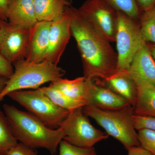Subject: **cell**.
Returning <instances> with one entry per match:
<instances>
[{
    "mask_svg": "<svg viewBox=\"0 0 155 155\" xmlns=\"http://www.w3.org/2000/svg\"><path fill=\"white\" fill-rule=\"evenodd\" d=\"M8 96L53 129L59 128L69 113L68 110L54 104L39 88L12 92Z\"/></svg>",
    "mask_w": 155,
    "mask_h": 155,
    "instance_id": "5b68a950",
    "label": "cell"
},
{
    "mask_svg": "<svg viewBox=\"0 0 155 155\" xmlns=\"http://www.w3.org/2000/svg\"><path fill=\"white\" fill-rule=\"evenodd\" d=\"M50 85L67 96L86 102L87 79L84 76L72 80L61 78L57 81L51 82Z\"/></svg>",
    "mask_w": 155,
    "mask_h": 155,
    "instance_id": "ac0fdd59",
    "label": "cell"
},
{
    "mask_svg": "<svg viewBox=\"0 0 155 155\" xmlns=\"http://www.w3.org/2000/svg\"><path fill=\"white\" fill-rule=\"evenodd\" d=\"M65 11L70 18L71 35L81 54L84 76L88 79L104 80L117 71L118 55L110 41L93 28L72 6Z\"/></svg>",
    "mask_w": 155,
    "mask_h": 155,
    "instance_id": "6da1fadb",
    "label": "cell"
},
{
    "mask_svg": "<svg viewBox=\"0 0 155 155\" xmlns=\"http://www.w3.org/2000/svg\"><path fill=\"white\" fill-rule=\"evenodd\" d=\"M140 26L145 41L155 45V5L144 11L140 17Z\"/></svg>",
    "mask_w": 155,
    "mask_h": 155,
    "instance_id": "44dd1931",
    "label": "cell"
},
{
    "mask_svg": "<svg viewBox=\"0 0 155 155\" xmlns=\"http://www.w3.org/2000/svg\"><path fill=\"white\" fill-rule=\"evenodd\" d=\"M51 22L39 21L30 29L25 59L33 63L45 61Z\"/></svg>",
    "mask_w": 155,
    "mask_h": 155,
    "instance_id": "7c38bea8",
    "label": "cell"
},
{
    "mask_svg": "<svg viewBox=\"0 0 155 155\" xmlns=\"http://www.w3.org/2000/svg\"><path fill=\"white\" fill-rule=\"evenodd\" d=\"M9 0H0V20L8 21Z\"/></svg>",
    "mask_w": 155,
    "mask_h": 155,
    "instance_id": "83f0119b",
    "label": "cell"
},
{
    "mask_svg": "<svg viewBox=\"0 0 155 155\" xmlns=\"http://www.w3.org/2000/svg\"><path fill=\"white\" fill-rule=\"evenodd\" d=\"M14 72L12 63L0 54V77L8 79L13 75Z\"/></svg>",
    "mask_w": 155,
    "mask_h": 155,
    "instance_id": "4316f807",
    "label": "cell"
},
{
    "mask_svg": "<svg viewBox=\"0 0 155 155\" xmlns=\"http://www.w3.org/2000/svg\"><path fill=\"white\" fill-rule=\"evenodd\" d=\"M116 11H121L133 19L140 17L139 8L136 0H104Z\"/></svg>",
    "mask_w": 155,
    "mask_h": 155,
    "instance_id": "7402d4cb",
    "label": "cell"
},
{
    "mask_svg": "<svg viewBox=\"0 0 155 155\" xmlns=\"http://www.w3.org/2000/svg\"></svg>",
    "mask_w": 155,
    "mask_h": 155,
    "instance_id": "d6a6232c",
    "label": "cell"
},
{
    "mask_svg": "<svg viewBox=\"0 0 155 155\" xmlns=\"http://www.w3.org/2000/svg\"><path fill=\"white\" fill-rule=\"evenodd\" d=\"M7 155H38V153L34 149L26 146L20 142L12 148Z\"/></svg>",
    "mask_w": 155,
    "mask_h": 155,
    "instance_id": "484cf974",
    "label": "cell"
},
{
    "mask_svg": "<svg viewBox=\"0 0 155 155\" xmlns=\"http://www.w3.org/2000/svg\"><path fill=\"white\" fill-rule=\"evenodd\" d=\"M139 7L143 11L150 8L155 5V0H136Z\"/></svg>",
    "mask_w": 155,
    "mask_h": 155,
    "instance_id": "f546056e",
    "label": "cell"
},
{
    "mask_svg": "<svg viewBox=\"0 0 155 155\" xmlns=\"http://www.w3.org/2000/svg\"><path fill=\"white\" fill-rule=\"evenodd\" d=\"M33 2L38 22H52L63 16L72 0H33Z\"/></svg>",
    "mask_w": 155,
    "mask_h": 155,
    "instance_id": "e0dca14e",
    "label": "cell"
},
{
    "mask_svg": "<svg viewBox=\"0 0 155 155\" xmlns=\"http://www.w3.org/2000/svg\"><path fill=\"white\" fill-rule=\"evenodd\" d=\"M8 79L2 77H0V94L2 92L4 87L6 85V82Z\"/></svg>",
    "mask_w": 155,
    "mask_h": 155,
    "instance_id": "4dcf8cb0",
    "label": "cell"
},
{
    "mask_svg": "<svg viewBox=\"0 0 155 155\" xmlns=\"http://www.w3.org/2000/svg\"><path fill=\"white\" fill-rule=\"evenodd\" d=\"M30 29L0 20V54L13 64L25 59Z\"/></svg>",
    "mask_w": 155,
    "mask_h": 155,
    "instance_id": "9c48e42d",
    "label": "cell"
},
{
    "mask_svg": "<svg viewBox=\"0 0 155 155\" xmlns=\"http://www.w3.org/2000/svg\"><path fill=\"white\" fill-rule=\"evenodd\" d=\"M102 80L106 86L125 99L134 107L137 101V85L128 70L116 71Z\"/></svg>",
    "mask_w": 155,
    "mask_h": 155,
    "instance_id": "4fadbf2b",
    "label": "cell"
},
{
    "mask_svg": "<svg viewBox=\"0 0 155 155\" xmlns=\"http://www.w3.org/2000/svg\"><path fill=\"white\" fill-rule=\"evenodd\" d=\"M9 23L24 29H30L38 22L33 0H9L8 12Z\"/></svg>",
    "mask_w": 155,
    "mask_h": 155,
    "instance_id": "5bb4252c",
    "label": "cell"
},
{
    "mask_svg": "<svg viewBox=\"0 0 155 155\" xmlns=\"http://www.w3.org/2000/svg\"><path fill=\"white\" fill-rule=\"evenodd\" d=\"M127 150V155H153L141 146L131 147Z\"/></svg>",
    "mask_w": 155,
    "mask_h": 155,
    "instance_id": "f1b7e54d",
    "label": "cell"
},
{
    "mask_svg": "<svg viewBox=\"0 0 155 155\" xmlns=\"http://www.w3.org/2000/svg\"><path fill=\"white\" fill-rule=\"evenodd\" d=\"M39 89L54 104L69 111L87 105L86 102L67 96L51 85Z\"/></svg>",
    "mask_w": 155,
    "mask_h": 155,
    "instance_id": "d6986e66",
    "label": "cell"
},
{
    "mask_svg": "<svg viewBox=\"0 0 155 155\" xmlns=\"http://www.w3.org/2000/svg\"><path fill=\"white\" fill-rule=\"evenodd\" d=\"M128 71L133 78L144 80L155 86V61L147 44L136 54Z\"/></svg>",
    "mask_w": 155,
    "mask_h": 155,
    "instance_id": "9a60e30c",
    "label": "cell"
},
{
    "mask_svg": "<svg viewBox=\"0 0 155 155\" xmlns=\"http://www.w3.org/2000/svg\"><path fill=\"white\" fill-rule=\"evenodd\" d=\"M94 29L109 41H116L117 11L104 0H87L78 9Z\"/></svg>",
    "mask_w": 155,
    "mask_h": 155,
    "instance_id": "ba28073f",
    "label": "cell"
},
{
    "mask_svg": "<svg viewBox=\"0 0 155 155\" xmlns=\"http://www.w3.org/2000/svg\"><path fill=\"white\" fill-rule=\"evenodd\" d=\"M147 45L151 54L152 55L155 61V45L147 44Z\"/></svg>",
    "mask_w": 155,
    "mask_h": 155,
    "instance_id": "1f68e13d",
    "label": "cell"
},
{
    "mask_svg": "<svg viewBox=\"0 0 155 155\" xmlns=\"http://www.w3.org/2000/svg\"><path fill=\"white\" fill-rule=\"evenodd\" d=\"M134 124L136 130L148 129L155 130V117L134 115Z\"/></svg>",
    "mask_w": 155,
    "mask_h": 155,
    "instance_id": "d4e9b609",
    "label": "cell"
},
{
    "mask_svg": "<svg viewBox=\"0 0 155 155\" xmlns=\"http://www.w3.org/2000/svg\"><path fill=\"white\" fill-rule=\"evenodd\" d=\"M13 64L14 73L0 94V102L12 92L39 88L44 84L57 81L66 73L58 65L46 60L40 63H33L22 59Z\"/></svg>",
    "mask_w": 155,
    "mask_h": 155,
    "instance_id": "3957f363",
    "label": "cell"
},
{
    "mask_svg": "<svg viewBox=\"0 0 155 155\" xmlns=\"http://www.w3.org/2000/svg\"><path fill=\"white\" fill-rule=\"evenodd\" d=\"M117 11L116 41L118 63L117 71L129 70L134 58L147 43L142 35L140 25L136 19Z\"/></svg>",
    "mask_w": 155,
    "mask_h": 155,
    "instance_id": "8992f818",
    "label": "cell"
},
{
    "mask_svg": "<svg viewBox=\"0 0 155 155\" xmlns=\"http://www.w3.org/2000/svg\"><path fill=\"white\" fill-rule=\"evenodd\" d=\"M133 79L137 88L134 115L155 117V86L141 79Z\"/></svg>",
    "mask_w": 155,
    "mask_h": 155,
    "instance_id": "2e32d148",
    "label": "cell"
},
{
    "mask_svg": "<svg viewBox=\"0 0 155 155\" xmlns=\"http://www.w3.org/2000/svg\"><path fill=\"white\" fill-rule=\"evenodd\" d=\"M134 107L128 105L115 110H105L93 106L83 107L84 113L91 117L110 135L120 142L126 149L140 146L134 124Z\"/></svg>",
    "mask_w": 155,
    "mask_h": 155,
    "instance_id": "277c9868",
    "label": "cell"
},
{
    "mask_svg": "<svg viewBox=\"0 0 155 155\" xmlns=\"http://www.w3.org/2000/svg\"><path fill=\"white\" fill-rule=\"evenodd\" d=\"M71 36L70 18L65 11L63 16L51 22L45 60L58 65Z\"/></svg>",
    "mask_w": 155,
    "mask_h": 155,
    "instance_id": "30bf717a",
    "label": "cell"
},
{
    "mask_svg": "<svg viewBox=\"0 0 155 155\" xmlns=\"http://www.w3.org/2000/svg\"><path fill=\"white\" fill-rule=\"evenodd\" d=\"M18 143L4 111L0 107V155H7Z\"/></svg>",
    "mask_w": 155,
    "mask_h": 155,
    "instance_id": "ffe728a7",
    "label": "cell"
},
{
    "mask_svg": "<svg viewBox=\"0 0 155 155\" xmlns=\"http://www.w3.org/2000/svg\"><path fill=\"white\" fill-rule=\"evenodd\" d=\"M64 134L63 140L75 146L91 148L109 135L93 126L80 107L69 111L68 116L59 127Z\"/></svg>",
    "mask_w": 155,
    "mask_h": 155,
    "instance_id": "52a82bcc",
    "label": "cell"
},
{
    "mask_svg": "<svg viewBox=\"0 0 155 155\" xmlns=\"http://www.w3.org/2000/svg\"><path fill=\"white\" fill-rule=\"evenodd\" d=\"M87 105L102 110H115L130 105L125 99L106 86L101 79H87Z\"/></svg>",
    "mask_w": 155,
    "mask_h": 155,
    "instance_id": "8fae6325",
    "label": "cell"
},
{
    "mask_svg": "<svg viewBox=\"0 0 155 155\" xmlns=\"http://www.w3.org/2000/svg\"><path fill=\"white\" fill-rule=\"evenodd\" d=\"M140 146L155 155V130L143 129L137 132Z\"/></svg>",
    "mask_w": 155,
    "mask_h": 155,
    "instance_id": "cb8c5ba5",
    "label": "cell"
},
{
    "mask_svg": "<svg viewBox=\"0 0 155 155\" xmlns=\"http://www.w3.org/2000/svg\"><path fill=\"white\" fill-rule=\"evenodd\" d=\"M3 110L12 132L18 141L31 148H44L56 153L64 137L61 128L53 129L28 112L4 104Z\"/></svg>",
    "mask_w": 155,
    "mask_h": 155,
    "instance_id": "7a4b0ae2",
    "label": "cell"
},
{
    "mask_svg": "<svg viewBox=\"0 0 155 155\" xmlns=\"http://www.w3.org/2000/svg\"><path fill=\"white\" fill-rule=\"evenodd\" d=\"M59 155H97L94 148H83L62 140L59 147Z\"/></svg>",
    "mask_w": 155,
    "mask_h": 155,
    "instance_id": "603a6c76",
    "label": "cell"
}]
</instances>
